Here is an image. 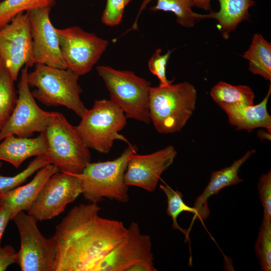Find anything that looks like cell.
<instances>
[{
	"label": "cell",
	"instance_id": "34",
	"mask_svg": "<svg viewBox=\"0 0 271 271\" xmlns=\"http://www.w3.org/2000/svg\"><path fill=\"white\" fill-rule=\"evenodd\" d=\"M194 5L206 11H212L211 9V0H192Z\"/></svg>",
	"mask_w": 271,
	"mask_h": 271
},
{
	"label": "cell",
	"instance_id": "35",
	"mask_svg": "<svg viewBox=\"0 0 271 271\" xmlns=\"http://www.w3.org/2000/svg\"><path fill=\"white\" fill-rule=\"evenodd\" d=\"M258 136L261 140L265 139L267 140H270V132L267 131V132L263 130H259L258 132Z\"/></svg>",
	"mask_w": 271,
	"mask_h": 271
},
{
	"label": "cell",
	"instance_id": "36",
	"mask_svg": "<svg viewBox=\"0 0 271 271\" xmlns=\"http://www.w3.org/2000/svg\"><path fill=\"white\" fill-rule=\"evenodd\" d=\"M4 0H0V4Z\"/></svg>",
	"mask_w": 271,
	"mask_h": 271
},
{
	"label": "cell",
	"instance_id": "22",
	"mask_svg": "<svg viewBox=\"0 0 271 271\" xmlns=\"http://www.w3.org/2000/svg\"><path fill=\"white\" fill-rule=\"evenodd\" d=\"M249 62V70L271 81V43L259 34H255L251 43L243 55Z\"/></svg>",
	"mask_w": 271,
	"mask_h": 271
},
{
	"label": "cell",
	"instance_id": "28",
	"mask_svg": "<svg viewBox=\"0 0 271 271\" xmlns=\"http://www.w3.org/2000/svg\"><path fill=\"white\" fill-rule=\"evenodd\" d=\"M255 250L263 271L271 270V220L263 217Z\"/></svg>",
	"mask_w": 271,
	"mask_h": 271
},
{
	"label": "cell",
	"instance_id": "14",
	"mask_svg": "<svg viewBox=\"0 0 271 271\" xmlns=\"http://www.w3.org/2000/svg\"><path fill=\"white\" fill-rule=\"evenodd\" d=\"M177 155L170 145L149 154L131 155L124 173L125 183L154 192L161 176L172 165Z\"/></svg>",
	"mask_w": 271,
	"mask_h": 271
},
{
	"label": "cell",
	"instance_id": "15",
	"mask_svg": "<svg viewBox=\"0 0 271 271\" xmlns=\"http://www.w3.org/2000/svg\"><path fill=\"white\" fill-rule=\"evenodd\" d=\"M152 246L150 236L142 234L139 224L132 222L124 239L100 263L96 271H128L139 262L154 261Z\"/></svg>",
	"mask_w": 271,
	"mask_h": 271
},
{
	"label": "cell",
	"instance_id": "4",
	"mask_svg": "<svg viewBox=\"0 0 271 271\" xmlns=\"http://www.w3.org/2000/svg\"><path fill=\"white\" fill-rule=\"evenodd\" d=\"M35 66L27 75L30 87L35 88L31 91L34 98L47 106H65L81 117L87 108L80 98L79 76L67 69Z\"/></svg>",
	"mask_w": 271,
	"mask_h": 271
},
{
	"label": "cell",
	"instance_id": "1",
	"mask_svg": "<svg viewBox=\"0 0 271 271\" xmlns=\"http://www.w3.org/2000/svg\"><path fill=\"white\" fill-rule=\"evenodd\" d=\"M97 203L71 209L51 237L55 248L54 271H96L100 263L125 237L120 221L101 217Z\"/></svg>",
	"mask_w": 271,
	"mask_h": 271
},
{
	"label": "cell",
	"instance_id": "25",
	"mask_svg": "<svg viewBox=\"0 0 271 271\" xmlns=\"http://www.w3.org/2000/svg\"><path fill=\"white\" fill-rule=\"evenodd\" d=\"M56 0H4L0 4V29L20 13L33 10L52 8Z\"/></svg>",
	"mask_w": 271,
	"mask_h": 271
},
{
	"label": "cell",
	"instance_id": "24",
	"mask_svg": "<svg viewBox=\"0 0 271 271\" xmlns=\"http://www.w3.org/2000/svg\"><path fill=\"white\" fill-rule=\"evenodd\" d=\"M14 81L0 59V130L9 119L17 102Z\"/></svg>",
	"mask_w": 271,
	"mask_h": 271
},
{
	"label": "cell",
	"instance_id": "2",
	"mask_svg": "<svg viewBox=\"0 0 271 271\" xmlns=\"http://www.w3.org/2000/svg\"><path fill=\"white\" fill-rule=\"evenodd\" d=\"M196 100L195 87L187 82L152 86L149 103L151 121L159 133L180 131L192 115Z\"/></svg>",
	"mask_w": 271,
	"mask_h": 271
},
{
	"label": "cell",
	"instance_id": "27",
	"mask_svg": "<svg viewBox=\"0 0 271 271\" xmlns=\"http://www.w3.org/2000/svg\"><path fill=\"white\" fill-rule=\"evenodd\" d=\"M51 164L48 158L45 155L36 157L22 171L12 176L0 175V192L11 190L20 186L36 172L44 166ZM2 163H0V169Z\"/></svg>",
	"mask_w": 271,
	"mask_h": 271
},
{
	"label": "cell",
	"instance_id": "5",
	"mask_svg": "<svg viewBox=\"0 0 271 271\" xmlns=\"http://www.w3.org/2000/svg\"><path fill=\"white\" fill-rule=\"evenodd\" d=\"M44 132L47 145L45 156L60 171L79 174L91 163L89 149L84 144L75 126L63 114L51 112Z\"/></svg>",
	"mask_w": 271,
	"mask_h": 271
},
{
	"label": "cell",
	"instance_id": "26",
	"mask_svg": "<svg viewBox=\"0 0 271 271\" xmlns=\"http://www.w3.org/2000/svg\"><path fill=\"white\" fill-rule=\"evenodd\" d=\"M160 187L167 197V214L172 218L173 228L181 231L186 237H188L187 230L179 225L177 218L182 213L188 212L194 214L195 218L200 220L199 211L194 207H190L185 203L182 192L177 190H174L167 184L160 185Z\"/></svg>",
	"mask_w": 271,
	"mask_h": 271
},
{
	"label": "cell",
	"instance_id": "32",
	"mask_svg": "<svg viewBox=\"0 0 271 271\" xmlns=\"http://www.w3.org/2000/svg\"><path fill=\"white\" fill-rule=\"evenodd\" d=\"M18 252L11 245L0 248V271H4L11 265L17 263Z\"/></svg>",
	"mask_w": 271,
	"mask_h": 271
},
{
	"label": "cell",
	"instance_id": "16",
	"mask_svg": "<svg viewBox=\"0 0 271 271\" xmlns=\"http://www.w3.org/2000/svg\"><path fill=\"white\" fill-rule=\"evenodd\" d=\"M59 171L57 167L49 164L38 170L33 179L26 185L1 192L0 206L9 212L12 220L18 213L28 211L46 182Z\"/></svg>",
	"mask_w": 271,
	"mask_h": 271
},
{
	"label": "cell",
	"instance_id": "8",
	"mask_svg": "<svg viewBox=\"0 0 271 271\" xmlns=\"http://www.w3.org/2000/svg\"><path fill=\"white\" fill-rule=\"evenodd\" d=\"M56 30L66 69L79 76L92 70L109 44L107 40L78 26Z\"/></svg>",
	"mask_w": 271,
	"mask_h": 271
},
{
	"label": "cell",
	"instance_id": "12",
	"mask_svg": "<svg viewBox=\"0 0 271 271\" xmlns=\"http://www.w3.org/2000/svg\"><path fill=\"white\" fill-rule=\"evenodd\" d=\"M32 41L28 13H20L0 29V59L16 81L32 54Z\"/></svg>",
	"mask_w": 271,
	"mask_h": 271
},
{
	"label": "cell",
	"instance_id": "6",
	"mask_svg": "<svg viewBox=\"0 0 271 271\" xmlns=\"http://www.w3.org/2000/svg\"><path fill=\"white\" fill-rule=\"evenodd\" d=\"M75 128L89 149L108 153L115 140L130 144L119 132L127 123L122 110L110 99H96L91 108L86 110Z\"/></svg>",
	"mask_w": 271,
	"mask_h": 271
},
{
	"label": "cell",
	"instance_id": "30",
	"mask_svg": "<svg viewBox=\"0 0 271 271\" xmlns=\"http://www.w3.org/2000/svg\"><path fill=\"white\" fill-rule=\"evenodd\" d=\"M131 0H106L101 16V22L108 27L119 25L122 20L125 7Z\"/></svg>",
	"mask_w": 271,
	"mask_h": 271
},
{
	"label": "cell",
	"instance_id": "9",
	"mask_svg": "<svg viewBox=\"0 0 271 271\" xmlns=\"http://www.w3.org/2000/svg\"><path fill=\"white\" fill-rule=\"evenodd\" d=\"M20 237L18 261L22 271H54L55 245L40 231L38 221L22 211L13 218Z\"/></svg>",
	"mask_w": 271,
	"mask_h": 271
},
{
	"label": "cell",
	"instance_id": "23",
	"mask_svg": "<svg viewBox=\"0 0 271 271\" xmlns=\"http://www.w3.org/2000/svg\"><path fill=\"white\" fill-rule=\"evenodd\" d=\"M210 95L219 105L235 104H254V93L246 85H233L220 81L211 90Z\"/></svg>",
	"mask_w": 271,
	"mask_h": 271
},
{
	"label": "cell",
	"instance_id": "17",
	"mask_svg": "<svg viewBox=\"0 0 271 271\" xmlns=\"http://www.w3.org/2000/svg\"><path fill=\"white\" fill-rule=\"evenodd\" d=\"M271 93V86L263 99L256 105H224L220 107L227 114L229 122L238 130L251 132L259 127L271 131V116L267 110V104Z\"/></svg>",
	"mask_w": 271,
	"mask_h": 271
},
{
	"label": "cell",
	"instance_id": "21",
	"mask_svg": "<svg viewBox=\"0 0 271 271\" xmlns=\"http://www.w3.org/2000/svg\"><path fill=\"white\" fill-rule=\"evenodd\" d=\"M152 1L143 0L135 20L131 27L123 35L129 31L138 30V20L142 11ZM157 4L150 8L153 12L163 11L173 13L176 17L177 23L185 28H192L197 21L208 19L207 14L202 15L194 12L192 8L194 6L192 0H156Z\"/></svg>",
	"mask_w": 271,
	"mask_h": 271
},
{
	"label": "cell",
	"instance_id": "7",
	"mask_svg": "<svg viewBox=\"0 0 271 271\" xmlns=\"http://www.w3.org/2000/svg\"><path fill=\"white\" fill-rule=\"evenodd\" d=\"M99 76L108 89L110 100L119 107L127 118L149 124L150 81L129 70L115 69L100 65L96 67Z\"/></svg>",
	"mask_w": 271,
	"mask_h": 271
},
{
	"label": "cell",
	"instance_id": "31",
	"mask_svg": "<svg viewBox=\"0 0 271 271\" xmlns=\"http://www.w3.org/2000/svg\"><path fill=\"white\" fill-rule=\"evenodd\" d=\"M259 198L263 208V217L271 220V172L262 175L258 182Z\"/></svg>",
	"mask_w": 271,
	"mask_h": 271
},
{
	"label": "cell",
	"instance_id": "33",
	"mask_svg": "<svg viewBox=\"0 0 271 271\" xmlns=\"http://www.w3.org/2000/svg\"><path fill=\"white\" fill-rule=\"evenodd\" d=\"M12 220L9 212L0 206V248L1 242L3 234L10 220Z\"/></svg>",
	"mask_w": 271,
	"mask_h": 271
},
{
	"label": "cell",
	"instance_id": "20",
	"mask_svg": "<svg viewBox=\"0 0 271 271\" xmlns=\"http://www.w3.org/2000/svg\"><path fill=\"white\" fill-rule=\"evenodd\" d=\"M220 9L218 12L211 11L207 14L208 19L217 21V28L223 37L227 39L229 34L234 31L243 21L249 20V8L255 6L253 0H218Z\"/></svg>",
	"mask_w": 271,
	"mask_h": 271
},
{
	"label": "cell",
	"instance_id": "13",
	"mask_svg": "<svg viewBox=\"0 0 271 271\" xmlns=\"http://www.w3.org/2000/svg\"><path fill=\"white\" fill-rule=\"evenodd\" d=\"M51 8H43L27 12L32 41V54L27 66L37 64L66 69L61 55L56 28L50 18Z\"/></svg>",
	"mask_w": 271,
	"mask_h": 271
},
{
	"label": "cell",
	"instance_id": "29",
	"mask_svg": "<svg viewBox=\"0 0 271 271\" xmlns=\"http://www.w3.org/2000/svg\"><path fill=\"white\" fill-rule=\"evenodd\" d=\"M162 52L161 48L156 50L149 60L148 67L150 72L159 79V86L164 87L172 84L174 80H169L166 76V67L172 51L169 50L164 54Z\"/></svg>",
	"mask_w": 271,
	"mask_h": 271
},
{
	"label": "cell",
	"instance_id": "18",
	"mask_svg": "<svg viewBox=\"0 0 271 271\" xmlns=\"http://www.w3.org/2000/svg\"><path fill=\"white\" fill-rule=\"evenodd\" d=\"M47 145L44 131L35 138L10 135L0 143V160L11 164L16 169L27 159L46 155Z\"/></svg>",
	"mask_w": 271,
	"mask_h": 271
},
{
	"label": "cell",
	"instance_id": "10",
	"mask_svg": "<svg viewBox=\"0 0 271 271\" xmlns=\"http://www.w3.org/2000/svg\"><path fill=\"white\" fill-rule=\"evenodd\" d=\"M18 96L9 119L0 130V142L10 135L29 137L35 132L44 131L50 121L51 112L41 109L37 104L27 80L28 67L21 70Z\"/></svg>",
	"mask_w": 271,
	"mask_h": 271
},
{
	"label": "cell",
	"instance_id": "19",
	"mask_svg": "<svg viewBox=\"0 0 271 271\" xmlns=\"http://www.w3.org/2000/svg\"><path fill=\"white\" fill-rule=\"evenodd\" d=\"M255 152V150L248 151L242 157L235 160L231 166L212 173L208 185L194 204L193 207L199 212L200 220L205 219L209 216L207 201L211 196L217 194L225 187L243 181L238 177L239 169Z\"/></svg>",
	"mask_w": 271,
	"mask_h": 271
},
{
	"label": "cell",
	"instance_id": "11",
	"mask_svg": "<svg viewBox=\"0 0 271 271\" xmlns=\"http://www.w3.org/2000/svg\"><path fill=\"white\" fill-rule=\"evenodd\" d=\"M82 192L78 177L59 171L46 182L27 213L38 221L51 219L63 213Z\"/></svg>",
	"mask_w": 271,
	"mask_h": 271
},
{
	"label": "cell",
	"instance_id": "3",
	"mask_svg": "<svg viewBox=\"0 0 271 271\" xmlns=\"http://www.w3.org/2000/svg\"><path fill=\"white\" fill-rule=\"evenodd\" d=\"M138 148L131 144L118 158L110 161L90 163L79 174H72L81 181L84 198L98 203L103 198L121 203L129 201L128 186L124 176L130 157Z\"/></svg>",
	"mask_w": 271,
	"mask_h": 271
}]
</instances>
